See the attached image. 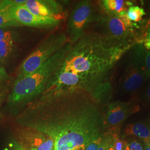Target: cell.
<instances>
[{
    "instance_id": "484cf974",
    "label": "cell",
    "mask_w": 150,
    "mask_h": 150,
    "mask_svg": "<svg viewBox=\"0 0 150 150\" xmlns=\"http://www.w3.org/2000/svg\"><path fill=\"white\" fill-rule=\"evenodd\" d=\"M144 150H150V141L144 142Z\"/></svg>"
},
{
    "instance_id": "8fae6325",
    "label": "cell",
    "mask_w": 150,
    "mask_h": 150,
    "mask_svg": "<svg viewBox=\"0 0 150 150\" xmlns=\"http://www.w3.org/2000/svg\"><path fill=\"white\" fill-rule=\"evenodd\" d=\"M22 5L36 16L61 21L66 16L63 6L54 0H23Z\"/></svg>"
},
{
    "instance_id": "603a6c76",
    "label": "cell",
    "mask_w": 150,
    "mask_h": 150,
    "mask_svg": "<svg viewBox=\"0 0 150 150\" xmlns=\"http://www.w3.org/2000/svg\"><path fill=\"white\" fill-rule=\"evenodd\" d=\"M144 59L146 69L150 80V51H147L146 50Z\"/></svg>"
},
{
    "instance_id": "d6986e66",
    "label": "cell",
    "mask_w": 150,
    "mask_h": 150,
    "mask_svg": "<svg viewBox=\"0 0 150 150\" xmlns=\"http://www.w3.org/2000/svg\"><path fill=\"white\" fill-rule=\"evenodd\" d=\"M10 79V76L4 66H0V90L4 89Z\"/></svg>"
},
{
    "instance_id": "cb8c5ba5",
    "label": "cell",
    "mask_w": 150,
    "mask_h": 150,
    "mask_svg": "<svg viewBox=\"0 0 150 150\" xmlns=\"http://www.w3.org/2000/svg\"><path fill=\"white\" fill-rule=\"evenodd\" d=\"M145 88L143 91V96L145 101L148 102L150 105V80L147 82V84L145 85Z\"/></svg>"
},
{
    "instance_id": "5bb4252c",
    "label": "cell",
    "mask_w": 150,
    "mask_h": 150,
    "mask_svg": "<svg viewBox=\"0 0 150 150\" xmlns=\"http://www.w3.org/2000/svg\"><path fill=\"white\" fill-rule=\"evenodd\" d=\"M18 40L0 41V63L5 64L11 60L16 53Z\"/></svg>"
},
{
    "instance_id": "4316f807",
    "label": "cell",
    "mask_w": 150,
    "mask_h": 150,
    "mask_svg": "<svg viewBox=\"0 0 150 150\" xmlns=\"http://www.w3.org/2000/svg\"><path fill=\"white\" fill-rule=\"evenodd\" d=\"M8 2V0H0V8L6 5Z\"/></svg>"
},
{
    "instance_id": "8992f818",
    "label": "cell",
    "mask_w": 150,
    "mask_h": 150,
    "mask_svg": "<svg viewBox=\"0 0 150 150\" xmlns=\"http://www.w3.org/2000/svg\"><path fill=\"white\" fill-rule=\"evenodd\" d=\"M102 12L98 13L91 1L82 0L77 2L70 13L67 24L66 34L68 41L74 44L86 32L87 28L96 23Z\"/></svg>"
},
{
    "instance_id": "f546056e",
    "label": "cell",
    "mask_w": 150,
    "mask_h": 150,
    "mask_svg": "<svg viewBox=\"0 0 150 150\" xmlns=\"http://www.w3.org/2000/svg\"><path fill=\"white\" fill-rule=\"evenodd\" d=\"M16 150H18V149H17Z\"/></svg>"
},
{
    "instance_id": "3957f363",
    "label": "cell",
    "mask_w": 150,
    "mask_h": 150,
    "mask_svg": "<svg viewBox=\"0 0 150 150\" xmlns=\"http://www.w3.org/2000/svg\"><path fill=\"white\" fill-rule=\"evenodd\" d=\"M72 45L68 42L38 70L21 79L15 80L6 98L7 107L11 115L16 117L41 96Z\"/></svg>"
},
{
    "instance_id": "7402d4cb",
    "label": "cell",
    "mask_w": 150,
    "mask_h": 150,
    "mask_svg": "<svg viewBox=\"0 0 150 150\" xmlns=\"http://www.w3.org/2000/svg\"><path fill=\"white\" fill-rule=\"evenodd\" d=\"M102 140V136L98 137V139H95L90 144L86 146V149L85 150H97L99 148L101 144Z\"/></svg>"
},
{
    "instance_id": "2e32d148",
    "label": "cell",
    "mask_w": 150,
    "mask_h": 150,
    "mask_svg": "<svg viewBox=\"0 0 150 150\" xmlns=\"http://www.w3.org/2000/svg\"><path fill=\"white\" fill-rule=\"evenodd\" d=\"M144 10L137 6L129 7L126 12V16L130 21L139 22L142 20V17L146 15Z\"/></svg>"
},
{
    "instance_id": "9a60e30c",
    "label": "cell",
    "mask_w": 150,
    "mask_h": 150,
    "mask_svg": "<svg viewBox=\"0 0 150 150\" xmlns=\"http://www.w3.org/2000/svg\"><path fill=\"white\" fill-rule=\"evenodd\" d=\"M10 4V0H8L7 4L0 8V28L20 27L18 23L11 17L8 8Z\"/></svg>"
},
{
    "instance_id": "52a82bcc",
    "label": "cell",
    "mask_w": 150,
    "mask_h": 150,
    "mask_svg": "<svg viewBox=\"0 0 150 150\" xmlns=\"http://www.w3.org/2000/svg\"><path fill=\"white\" fill-rule=\"evenodd\" d=\"M99 32L102 35L113 40L120 42H132L133 26L134 23L130 21L126 13L121 15L105 14L102 12L96 22Z\"/></svg>"
},
{
    "instance_id": "ba28073f",
    "label": "cell",
    "mask_w": 150,
    "mask_h": 150,
    "mask_svg": "<svg viewBox=\"0 0 150 150\" xmlns=\"http://www.w3.org/2000/svg\"><path fill=\"white\" fill-rule=\"evenodd\" d=\"M139 109V105L134 101H117L108 104L104 114L105 133L119 136L124 122Z\"/></svg>"
},
{
    "instance_id": "5b68a950",
    "label": "cell",
    "mask_w": 150,
    "mask_h": 150,
    "mask_svg": "<svg viewBox=\"0 0 150 150\" xmlns=\"http://www.w3.org/2000/svg\"><path fill=\"white\" fill-rule=\"evenodd\" d=\"M131 49L120 85L125 92L134 94L139 91L150 79L145 67L146 49L143 45L135 44Z\"/></svg>"
},
{
    "instance_id": "d4e9b609",
    "label": "cell",
    "mask_w": 150,
    "mask_h": 150,
    "mask_svg": "<svg viewBox=\"0 0 150 150\" xmlns=\"http://www.w3.org/2000/svg\"><path fill=\"white\" fill-rule=\"evenodd\" d=\"M8 93L9 92H8L7 87L0 90V107L2 105L4 101L7 98Z\"/></svg>"
},
{
    "instance_id": "44dd1931",
    "label": "cell",
    "mask_w": 150,
    "mask_h": 150,
    "mask_svg": "<svg viewBox=\"0 0 150 150\" xmlns=\"http://www.w3.org/2000/svg\"><path fill=\"white\" fill-rule=\"evenodd\" d=\"M127 145L129 150H144L141 142L135 139H131L127 141Z\"/></svg>"
},
{
    "instance_id": "4dcf8cb0",
    "label": "cell",
    "mask_w": 150,
    "mask_h": 150,
    "mask_svg": "<svg viewBox=\"0 0 150 150\" xmlns=\"http://www.w3.org/2000/svg\"></svg>"
},
{
    "instance_id": "7a4b0ae2",
    "label": "cell",
    "mask_w": 150,
    "mask_h": 150,
    "mask_svg": "<svg viewBox=\"0 0 150 150\" xmlns=\"http://www.w3.org/2000/svg\"><path fill=\"white\" fill-rule=\"evenodd\" d=\"M134 45L113 40L97 31L86 32L72 44L38 98L82 91L104 105L112 92L108 81L111 71Z\"/></svg>"
},
{
    "instance_id": "f1b7e54d",
    "label": "cell",
    "mask_w": 150,
    "mask_h": 150,
    "mask_svg": "<svg viewBox=\"0 0 150 150\" xmlns=\"http://www.w3.org/2000/svg\"><path fill=\"white\" fill-rule=\"evenodd\" d=\"M149 31V32H150V24H149V30H148V31Z\"/></svg>"
},
{
    "instance_id": "277c9868",
    "label": "cell",
    "mask_w": 150,
    "mask_h": 150,
    "mask_svg": "<svg viewBox=\"0 0 150 150\" xmlns=\"http://www.w3.org/2000/svg\"><path fill=\"white\" fill-rule=\"evenodd\" d=\"M68 42L66 32L59 31L50 34L22 62L16 79H21L36 71Z\"/></svg>"
},
{
    "instance_id": "83f0119b",
    "label": "cell",
    "mask_w": 150,
    "mask_h": 150,
    "mask_svg": "<svg viewBox=\"0 0 150 150\" xmlns=\"http://www.w3.org/2000/svg\"><path fill=\"white\" fill-rule=\"evenodd\" d=\"M108 150H114V149H113L112 147H110V149H108Z\"/></svg>"
},
{
    "instance_id": "ffe728a7",
    "label": "cell",
    "mask_w": 150,
    "mask_h": 150,
    "mask_svg": "<svg viewBox=\"0 0 150 150\" xmlns=\"http://www.w3.org/2000/svg\"><path fill=\"white\" fill-rule=\"evenodd\" d=\"M127 145V141L121 139L119 136H116L114 138L112 147L115 150H126Z\"/></svg>"
},
{
    "instance_id": "4fadbf2b",
    "label": "cell",
    "mask_w": 150,
    "mask_h": 150,
    "mask_svg": "<svg viewBox=\"0 0 150 150\" xmlns=\"http://www.w3.org/2000/svg\"><path fill=\"white\" fill-rule=\"evenodd\" d=\"M126 135L134 136L143 142L150 141V123L139 122L128 125L125 129Z\"/></svg>"
},
{
    "instance_id": "e0dca14e",
    "label": "cell",
    "mask_w": 150,
    "mask_h": 150,
    "mask_svg": "<svg viewBox=\"0 0 150 150\" xmlns=\"http://www.w3.org/2000/svg\"><path fill=\"white\" fill-rule=\"evenodd\" d=\"M16 27L0 28V41L8 40H19V34Z\"/></svg>"
},
{
    "instance_id": "7c38bea8",
    "label": "cell",
    "mask_w": 150,
    "mask_h": 150,
    "mask_svg": "<svg viewBox=\"0 0 150 150\" xmlns=\"http://www.w3.org/2000/svg\"><path fill=\"white\" fill-rule=\"evenodd\" d=\"M98 4L102 13L115 15L126 13L129 7L133 6L132 2L124 0H103Z\"/></svg>"
},
{
    "instance_id": "30bf717a",
    "label": "cell",
    "mask_w": 150,
    "mask_h": 150,
    "mask_svg": "<svg viewBox=\"0 0 150 150\" xmlns=\"http://www.w3.org/2000/svg\"><path fill=\"white\" fill-rule=\"evenodd\" d=\"M9 12L11 17L20 26L38 28H52L59 26L61 21L52 18L36 16L22 4H18L14 0H10Z\"/></svg>"
},
{
    "instance_id": "6da1fadb",
    "label": "cell",
    "mask_w": 150,
    "mask_h": 150,
    "mask_svg": "<svg viewBox=\"0 0 150 150\" xmlns=\"http://www.w3.org/2000/svg\"><path fill=\"white\" fill-rule=\"evenodd\" d=\"M103 105L85 91L38 98L15 117L21 126L35 129L54 140V150L87 146L105 134Z\"/></svg>"
},
{
    "instance_id": "9c48e42d",
    "label": "cell",
    "mask_w": 150,
    "mask_h": 150,
    "mask_svg": "<svg viewBox=\"0 0 150 150\" xmlns=\"http://www.w3.org/2000/svg\"><path fill=\"white\" fill-rule=\"evenodd\" d=\"M19 126L16 134L18 150H54V140L47 134L31 127Z\"/></svg>"
},
{
    "instance_id": "ac0fdd59",
    "label": "cell",
    "mask_w": 150,
    "mask_h": 150,
    "mask_svg": "<svg viewBox=\"0 0 150 150\" xmlns=\"http://www.w3.org/2000/svg\"><path fill=\"white\" fill-rule=\"evenodd\" d=\"M119 136H113L112 134L105 133L102 136L101 144L97 150H108L112 146L114 138Z\"/></svg>"
}]
</instances>
